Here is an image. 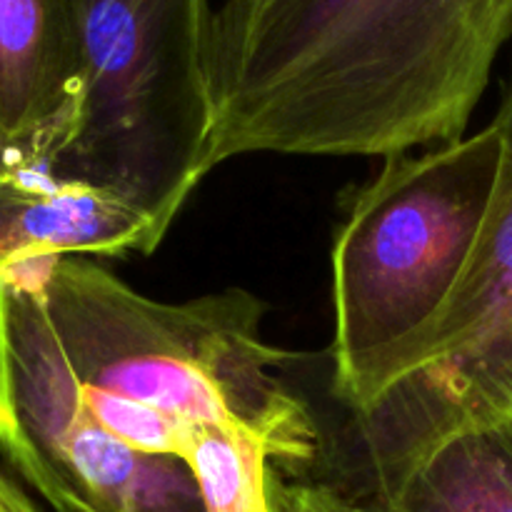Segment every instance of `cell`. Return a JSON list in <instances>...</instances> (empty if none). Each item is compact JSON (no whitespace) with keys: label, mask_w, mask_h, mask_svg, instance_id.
Instances as JSON below:
<instances>
[{"label":"cell","mask_w":512,"mask_h":512,"mask_svg":"<svg viewBox=\"0 0 512 512\" xmlns=\"http://www.w3.org/2000/svg\"><path fill=\"white\" fill-rule=\"evenodd\" d=\"M263 315L243 288L160 303L88 255L30 260L0 275V385L145 455L185 460L205 428L240 430L305 480L320 420Z\"/></svg>","instance_id":"6da1fadb"},{"label":"cell","mask_w":512,"mask_h":512,"mask_svg":"<svg viewBox=\"0 0 512 512\" xmlns=\"http://www.w3.org/2000/svg\"><path fill=\"white\" fill-rule=\"evenodd\" d=\"M510 38L512 0H220L205 168L455 143Z\"/></svg>","instance_id":"7a4b0ae2"},{"label":"cell","mask_w":512,"mask_h":512,"mask_svg":"<svg viewBox=\"0 0 512 512\" xmlns=\"http://www.w3.org/2000/svg\"><path fill=\"white\" fill-rule=\"evenodd\" d=\"M503 133L493 123L420 155H390L350 200L333 245L330 403L360 408L453 298L493 205Z\"/></svg>","instance_id":"3957f363"},{"label":"cell","mask_w":512,"mask_h":512,"mask_svg":"<svg viewBox=\"0 0 512 512\" xmlns=\"http://www.w3.org/2000/svg\"><path fill=\"white\" fill-rule=\"evenodd\" d=\"M78 78L43 170L168 233L208 175L210 0H70Z\"/></svg>","instance_id":"277c9868"},{"label":"cell","mask_w":512,"mask_h":512,"mask_svg":"<svg viewBox=\"0 0 512 512\" xmlns=\"http://www.w3.org/2000/svg\"><path fill=\"white\" fill-rule=\"evenodd\" d=\"M495 125L503 168L468 268L435 323L393 358L360 408H315L323 448L308 483L350 508L463 430L512 410V68Z\"/></svg>","instance_id":"5b68a950"},{"label":"cell","mask_w":512,"mask_h":512,"mask_svg":"<svg viewBox=\"0 0 512 512\" xmlns=\"http://www.w3.org/2000/svg\"><path fill=\"white\" fill-rule=\"evenodd\" d=\"M163 238L148 215L103 190L0 165V273L58 255H150Z\"/></svg>","instance_id":"8992f818"},{"label":"cell","mask_w":512,"mask_h":512,"mask_svg":"<svg viewBox=\"0 0 512 512\" xmlns=\"http://www.w3.org/2000/svg\"><path fill=\"white\" fill-rule=\"evenodd\" d=\"M70 0H0V140L43 168L75 95Z\"/></svg>","instance_id":"52a82bcc"},{"label":"cell","mask_w":512,"mask_h":512,"mask_svg":"<svg viewBox=\"0 0 512 512\" xmlns=\"http://www.w3.org/2000/svg\"><path fill=\"white\" fill-rule=\"evenodd\" d=\"M353 512H512V420L435 445Z\"/></svg>","instance_id":"ba28073f"},{"label":"cell","mask_w":512,"mask_h":512,"mask_svg":"<svg viewBox=\"0 0 512 512\" xmlns=\"http://www.w3.org/2000/svg\"><path fill=\"white\" fill-rule=\"evenodd\" d=\"M185 463L203 493L205 512H280L273 458L260 440L233 428H205Z\"/></svg>","instance_id":"9c48e42d"},{"label":"cell","mask_w":512,"mask_h":512,"mask_svg":"<svg viewBox=\"0 0 512 512\" xmlns=\"http://www.w3.org/2000/svg\"><path fill=\"white\" fill-rule=\"evenodd\" d=\"M275 495L280 512H353L348 503L323 485L285 480L280 473L275 480Z\"/></svg>","instance_id":"30bf717a"},{"label":"cell","mask_w":512,"mask_h":512,"mask_svg":"<svg viewBox=\"0 0 512 512\" xmlns=\"http://www.w3.org/2000/svg\"><path fill=\"white\" fill-rule=\"evenodd\" d=\"M0 512H43L15 480L0 470Z\"/></svg>","instance_id":"8fae6325"},{"label":"cell","mask_w":512,"mask_h":512,"mask_svg":"<svg viewBox=\"0 0 512 512\" xmlns=\"http://www.w3.org/2000/svg\"><path fill=\"white\" fill-rule=\"evenodd\" d=\"M0 165H25L23 160H20L18 155H15L13 150L3 143V140H0ZM30 168H33V165H30Z\"/></svg>","instance_id":"7c38bea8"},{"label":"cell","mask_w":512,"mask_h":512,"mask_svg":"<svg viewBox=\"0 0 512 512\" xmlns=\"http://www.w3.org/2000/svg\"><path fill=\"white\" fill-rule=\"evenodd\" d=\"M508 418H510V420H512V410H510V415H508Z\"/></svg>","instance_id":"4fadbf2b"},{"label":"cell","mask_w":512,"mask_h":512,"mask_svg":"<svg viewBox=\"0 0 512 512\" xmlns=\"http://www.w3.org/2000/svg\"><path fill=\"white\" fill-rule=\"evenodd\" d=\"M63 512H68V510H63Z\"/></svg>","instance_id":"5bb4252c"}]
</instances>
